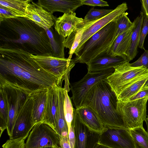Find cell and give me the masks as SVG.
<instances>
[{
	"label": "cell",
	"instance_id": "6da1fadb",
	"mask_svg": "<svg viewBox=\"0 0 148 148\" xmlns=\"http://www.w3.org/2000/svg\"><path fill=\"white\" fill-rule=\"evenodd\" d=\"M31 54L21 49L0 46V83L30 94L59 86L57 78L43 69Z\"/></svg>",
	"mask_w": 148,
	"mask_h": 148
},
{
	"label": "cell",
	"instance_id": "7a4b0ae2",
	"mask_svg": "<svg viewBox=\"0 0 148 148\" xmlns=\"http://www.w3.org/2000/svg\"><path fill=\"white\" fill-rule=\"evenodd\" d=\"M0 46L21 49L34 55L51 54L52 51L45 29L23 17L0 21Z\"/></svg>",
	"mask_w": 148,
	"mask_h": 148
},
{
	"label": "cell",
	"instance_id": "3957f363",
	"mask_svg": "<svg viewBox=\"0 0 148 148\" xmlns=\"http://www.w3.org/2000/svg\"><path fill=\"white\" fill-rule=\"evenodd\" d=\"M117 101L116 94L106 79L90 89L85 97L81 106H88L92 109L106 128H127L117 111Z\"/></svg>",
	"mask_w": 148,
	"mask_h": 148
},
{
	"label": "cell",
	"instance_id": "277c9868",
	"mask_svg": "<svg viewBox=\"0 0 148 148\" xmlns=\"http://www.w3.org/2000/svg\"><path fill=\"white\" fill-rule=\"evenodd\" d=\"M116 21L111 22L92 35L75 51L76 63L87 64L101 53L107 51L114 38Z\"/></svg>",
	"mask_w": 148,
	"mask_h": 148
},
{
	"label": "cell",
	"instance_id": "5b68a950",
	"mask_svg": "<svg viewBox=\"0 0 148 148\" xmlns=\"http://www.w3.org/2000/svg\"><path fill=\"white\" fill-rule=\"evenodd\" d=\"M129 62L114 67V72L106 79L116 96L130 85L148 77V69L143 66L133 67Z\"/></svg>",
	"mask_w": 148,
	"mask_h": 148
},
{
	"label": "cell",
	"instance_id": "8992f818",
	"mask_svg": "<svg viewBox=\"0 0 148 148\" xmlns=\"http://www.w3.org/2000/svg\"><path fill=\"white\" fill-rule=\"evenodd\" d=\"M148 98L125 101H118L117 110L127 129L143 127L147 119V104Z\"/></svg>",
	"mask_w": 148,
	"mask_h": 148
},
{
	"label": "cell",
	"instance_id": "52a82bcc",
	"mask_svg": "<svg viewBox=\"0 0 148 148\" xmlns=\"http://www.w3.org/2000/svg\"><path fill=\"white\" fill-rule=\"evenodd\" d=\"M113 68L95 73H88L80 80L70 84L72 99L76 109L81 106L86 95L95 85L105 80L114 71Z\"/></svg>",
	"mask_w": 148,
	"mask_h": 148
},
{
	"label": "cell",
	"instance_id": "ba28073f",
	"mask_svg": "<svg viewBox=\"0 0 148 148\" xmlns=\"http://www.w3.org/2000/svg\"><path fill=\"white\" fill-rule=\"evenodd\" d=\"M31 56L43 69L57 78L59 86H61L62 82L69 75L76 63L75 58L69 61L68 58H56L51 53L40 55L31 54Z\"/></svg>",
	"mask_w": 148,
	"mask_h": 148
},
{
	"label": "cell",
	"instance_id": "9c48e42d",
	"mask_svg": "<svg viewBox=\"0 0 148 148\" xmlns=\"http://www.w3.org/2000/svg\"><path fill=\"white\" fill-rule=\"evenodd\" d=\"M60 136L48 125L36 123L30 132L25 143V148H42L61 147Z\"/></svg>",
	"mask_w": 148,
	"mask_h": 148
},
{
	"label": "cell",
	"instance_id": "30bf717a",
	"mask_svg": "<svg viewBox=\"0 0 148 148\" xmlns=\"http://www.w3.org/2000/svg\"><path fill=\"white\" fill-rule=\"evenodd\" d=\"M6 95L8 111L7 128L8 135L11 136L16 119L20 109L31 94L16 87L5 83H0Z\"/></svg>",
	"mask_w": 148,
	"mask_h": 148
},
{
	"label": "cell",
	"instance_id": "8fae6325",
	"mask_svg": "<svg viewBox=\"0 0 148 148\" xmlns=\"http://www.w3.org/2000/svg\"><path fill=\"white\" fill-rule=\"evenodd\" d=\"M31 94L18 113L11 136L10 137V140H25L36 124L32 115L33 100Z\"/></svg>",
	"mask_w": 148,
	"mask_h": 148
},
{
	"label": "cell",
	"instance_id": "7c38bea8",
	"mask_svg": "<svg viewBox=\"0 0 148 148\" xmlns=\"http://www.w3.org/2000/svg\"><path fill=\"white\" fill-rule=\"evenodd\" d=\"M72 124L75 138L74 148H94L99 143L100 134L91 130L83 122L75 108Z\"/></svg>",
	"mask_w": 148,
	"mask_h": 148
},
{
	"label": "cell",
	"instance_id": "4fadbf2b",
	"mask_svg": "<svg viewBox=\"0 0 148 148\" xmlns=\"http://www.w3.org/2000/svg\"><path fill=\"white\" fill-rule=\"evenodd\" d=\"M107 128L100 134L98 143L113 148H135L129 129Z\"/></svg>",
	"mask_w": 148,
	"mask_h": 148
},
{
	"label": "cell",
	"instance_id": "5bb4252c",
	"mask_svg": "<svg viewBox=\"0 0 148 148\" xmlns=\"http://www.w3.org/2000/svg\"><path fill=\"white\" fill-rule=\"evenodd\" d=\"M128 9L127 4L123 2L119 5L111 12L102 18L97 20L88 26L84 31L78 47L79 49L92 35L111 22L116 21Z\"/></svg>",
	"mask_w": 148,
	"mask_h": 148
},
{
	"label": "cell",
	"instance_id": "9a60e30c",
	"mask_svg": "<svg viewBox=\"0 0 148 148\" xmlns=\"http://www.w3.org/2000/svg\"><path fill=\"white\" fill-rule=\"evenodd\" d=\"M59 86L56 84L48 88L46 103L42 122L48 125L57 133Z\"/></svg>",
	"mask_w": 148,
	"mask_h": 148
},
{
	"label": "cell",
	"instance_id": "2e32d148",
	"mask_svg": "<svg viewBox=\"0 0 148 148\" xmlns=\"http://www.w3.org/2000/svg\"><path fill=\"white\" fill-rule=\"evenodd\" d=\"M25 18L40 27L49 29L54 25L56 18L42 7L32 1L27 6Z\"/></svg>",
	"mask_w": 148,
	"mask_h": 148
},
{
	"label": "cell",
	"instance_id": "e0dca14e",
	"mask_svg": "<svg viewBox=\"0 0 148 148\" xmlns=\"http://www.w3.org/2000/svg\"><path fill=\"white\" fill-rule=\"evenodd\" d=\"M128 60L124 55L112 56L107 51L98 55L86 64L88 73H95L114 68Z\"/></svg>",
	"mask_w": 148,
	"mask_h": 148
},
{
	"label": "cell",
	"instance_id": "ac0fdd59",
	"mask_svg": "<svg viewBox=\"0 0 148 148\" xmlns=\"http://www.w3.org/2000/svg\"><path fill=\"white\" fill-rule=\"evenodd\" d=\"M84 21V19L76 16L75 12L64 13L55 20L54 28L59 35L66 38Z\"/></svg>",
	"mask_w": 148,
	"mask_h": 148
},
{
	"label": "cell",
	"instance_id": "d6986e66",
	"mask_svg": "<svg viewBox=\"0 0 148 148\" xmlns=\"http://www.w3.org/2000/svg\"><path fill=\"white\" fill-rule=\"evenodd\" d=\"M37 3L52 14L56 12L64 14L74 12L82 5L81 0H39Z\"/></svg>",
	"mask_w": 148,
	"mask_h": 148
},
{
	"label": "cell",
	"instance_id": "ffe728a7",
	"mask_svg": "<svg viewBox=\"0 0 148 148\" xmlns=\"http://www.w3.org/2000/svg\"><path fill=\"white\" fill-rule=\"evenodd\" d=\"M76 109L81 120L91 130L100 134L107 130L97 113L91 108L83 106Z\"/></svg>",
	"mask_w": 148,
	"mask_h": 148
},
{
	"label": "cell",
	"instance_id": "44dd1931",
	"mask_svg": "<svg viewBox=\"0 0 148 148\" xmlns=\"http://www.w3.org/2000/svg\"><path fill=\"white\" fill-rule=\"evenodd\" d=\"M133 23V25L130 28L117 36L114 40L107 51L108 54L112 56L125 55L129 46L135 27L134 21Z\"/></svg>",
	"mask_w": 148,
	"mask_h": 148
},
{
	"label": "cell",
	"instance_id": "7402d4cb",
	"mask_svg": "<svg viewBox=\"0 0 148 148\" xmlns=\"http://www.w3.org/2000/svg\"><path fill=\"white\" fill-rule=\"evenodd\" d=\"M48 88L31 94L33 102L32 115L35 124L42 122L46 103Z\"/></svg>",
	"mask_w": 148,
	"mask_h": 148
},
{
	"label": "cell",
	"instance_id": "603a6c76",
	"mask_svg": "<svg viewBox=\"0 0 148 148\" xmlns=\"http://www.w3.org/2000/svg\"><path fill=\"white\" fill-rule=\"evenodd\" d=\"M96 21L88 22L84 20L83 23L79 24L73 32L66 38L64 41V46L66 48L69 49V56L67 58L69 61L71 60L73 55L79 45L84 31L88 26Z\"/></svg>",
	"mask_w": 148,
	"mask_h": 148
},
{
	"label": "cell",
	"instance_id": "cb8c5ba5",
	"mask_svg": "<svg viewBox=\"0 0 148 148\" xmlns=\"http://www.w3.org/2000/svg\"><path fill=\"white\" fill-rule=\"evenodd\" d=\"M144 14L141 12L140 14L134 20L135 27L132 34L129 46L125 52V56L130 62L133 60L138 53L140 30L143 23Z\"/></svg>",
	"mask_w": 148,
	"mask_h": 148
},
{
	"label": "cell",
	"instance_id": "d4e9b609",
	"mask_svg": "<svg viewBox=\"0 0 148 148\" xmlns=\"http://www.w3.org/2000/svg\"><path fill=\"white\" fill-rule=\"evenodd\" d=\"M45 29L50 41L52 55L56 58H64V41L66 38L59 35L52 27Z\"/></svg>",
	"mask_w": 148,
	"mask_h": 148
},
{
	"label": "cell",
	"instance_id": "484cf974",
	"mask_svg": "<svg viewBox=\"0 0 148 148\" xmlns=\"http://www.w3.org/2000/svg\"><path fill=\"white\" fill-rule=\"evenodd\" d=\"M64 88L59 86L57 108L58 133L60 137L68 135V128L64 112Z\"/></svg>",
	"mask_w": 148,
	"mask_h": 148
},
{
	"label": "cell",
	"instance_id": "4316f807",
	"mask_svg": "<svg viewBox=\"0 0 148 148\" xmlns=\"http://www.w3.org/2000/svg\"><path fill=\"white\" fill-rule=\"evenodd\" d=\"M148 79V77L143 78L125 89L117 96L118 101H128L142 88Z\"/></svg>",
	"mask_w": 148,
	"mask_h": 148
},
{
	"label": "cell",
	"instance_id": "83f0119b",
	"mask_svg": "<svg viewBox=\"0 0 148 148\" xmlns=\"http://www.w3.org/2000/svg\"><path fill=\"white\" fill-rule=\"evenodd\" d=\"M8 103L5 91L0 86V137L7 129L8 119Z\"/></svg>",
	"mask_w": 148,
	"mask_h": 148
},
{
	"label": "cell",
	"instance_id": "f1b7e54d",
	"mask_svg": "<svg viewBox=\"0 0 148 148\" xmlns=\"http://www.w3.org/2000/svg\"><path fill=\"white\" fill-rule=\"evenodd\" d=\"M135 148H148V133L143 127L129 129Z\"/></svg>",
	"mask_w": 148,
	"mask_h": 148
},
{
	"label": "cell",
	"instance_id": "f546056e",
	"mask_svg": "<svg viewBox=\"0 0 148 148\" xmlns=\"http://www.w3.org/2000/svg\"><path fill=\"white\" fill-rule=\"evenodd\" d=\"M32 0H0V5L5 7L25 18L26 9Z\"/></svg>",
	"mask_w": 148,
	"mask_h": 148
},
{
	"label": "cell",
	"instance_id": "4dcf8cb0",
	"mask_svg": "<svg viewBox=\"0 0 148 148\" xmlns=\"http://www.w3.org/2000/svg\"><path fill=\"white\" fill-rule=\"evenodd\" d=\"M68 91L64 89V112L68 130L71 126L74 117V108L71 99L68 94Z\"/></svg>",
	"mask_w": 148,
	"mask_h": 148
},
{
	"label": "cell",
	"instance_id": "1f68e13d",
	"mask_svg": "<svg viewBox=\"0 0 148 148\" xmlns=\"http://www.w3.org/2000/svg\"><path fill=\"white\" fill-rule=\"evenodd\" d=\"M128 14L127 12L124 13L116 21V28L114 40L117 36L128 30L133 25V23L127 17Z\"/></svg>",
	"mask_w": 148,
	"mask_h": 148
},
{
	"label": "cell",
	"instance_id": "d6a6232c",
	"mask_svg": "<svg viewBox=\"0 0 148 148\" xmlns=\"http://www.w3.org/2000/svg\"><path fill=\"white\" fill-rule=\"evenodd\" d=\"M113 10L95 9H90L85 16L84 20L86 22H91L99 19L107 15Z\"/></svg>",
	"mask_w": 148,
	"mask_h": 148
},
{
	"label": "cell",
	"instance_id": "836d02e7",
	"mask_svg": "<svg viewBox=\"0 0 148 148\" xmlns=\"http://www.w3.org/2000/svg\"><path fill=\"white\" fill-rule=\"evenodd\" d=\"M148 34V18L144 14V17L140 30L138 47L145 50L144 42L145 38Z\"/></svg>",
	"mask_w": 148,
	"mask_h": 148
},
{
	"label": "cell",
	"instance_id": "e575fe53",
	"mask_svg": "<svg viewBox=\"0 0 148 148\" xmlns=\"http://www.w3.org/2000/svg\"><path fill=\"white\" fill-rule=\"evenodd\" d=\"M17 17H23L8 8L0 5V21L6 19Z\"/></svg>",
	"mask_w": 148,
	"mask_h": 148
},
{
	"label": "cell",
	"instance_id": "d590c367",
	"mask_svg": "<svg viewBox=\"0 0 148 148\" xmlns=\"http://www.w3.org/2000/svg\"><path fill=\"white\" fill-rule=\"evenodd\" d=\"M134 67L144 66L148 69V50H145L140 57L135 62L130 63Z\"/></svg>",
	"mask_w": 148,
	"mask_h": 148
},
{
	"label": "cell",
	"instance_id": "8d00e7d4",
	"mask_svg": "<svg viewBox=\"0 0 148 148\" xmlns=\"http://www.w3.org/2000/svg\"><path fill=\"white\" fill-rule=\"evenodd\" d=\"M25 140H8L3 144L2 147L3 148H25Z\"/></svg>",
	"mask_w": 148,
	"mask_h": 148
},
{
	"label": "cell",
	"instance_id": "74e56055",
	"mask_svg": "<svg viewBox=\"0 0 148 148\" xmlns=\"http://www.w3.org/2000/svg\"><path fill=\"white\" fill-rule=\"evenodd\" d=\"M82 5L92 6L104 7L109 6L108 2L101 0H81Z\"/></svg>",
	"mask_w": 148,
	"mask_h": 148
},
{
	"label": "cell",
	"instance_id": "f35d334b",
	"mask_svg": "<svg viewBox=\"0 0 148 148\" xmlns=\"http://www.w3.org/2000/svg\"><path fill=\"white\" fill-rule=\"evenodd\" d=\"M146 98H148V85L143 86L137 94L130 99L128 101Z\"/></svg>",
	"mask_w": 148,
	"mask_h": 148
},
{
	"label": "cell",
	"instance_id": "ab89813d",
	"mask_svg": "<svg viewBox=\"0 0 148 148\" xmlns=\"http://www.w3.org/2000/svg\"><path fill=\"white\" fill-rule=\"evenodd\" d=\"M68 138L71 148H74L75 138L73 127L72 124L68 130Z\"/></svg>",
	"mask_w": 148,
	"mask_h": 148
},
{
	"label": "cell",
	"instance_id": "60d3db41",
	"mask_svg": "<svg viewBox=\"0 0 148 148\" xmlns=\"http://www.w3.org/2000/svg\"><path fill=\"white\" fill-rule=\"evenodd\" d=\"M60 138V145L62 148H71L69 142L68 135Z\"/></svg>",
	"mask_w": 148,
	"mask_h": 148
},
{
	"label": "cell",
	"instance_id": "b9f144b4",
	"mask_svg": "<svg viewBox=\"0 0 148 148\" xmlns=\"http://www.w3.org/2000/svg\"><path fill=\"white\" fill-rule=\"evenodd\" d=\"M142 4V12L148 18V0L140 1Z\"/></svg>",
	"mask_w": 148,
	"mask_h": 148
},
{
	"label": "cell",
	"instance_id": "7bdbcfd3",
	"mask_svg": "<svg viewBox=\"0 0 148 148\" xmlns=\"http://www.w3.org/2000/svg\"><path fill=\"white\" fill-rule=\"evenodd\" d=\"M94 148H113L97 143Z\"/></svg>",
	"mask_w": 148,
	"mask_h": 148
},
{
	"label": "cell",
	"instance_id": "ee69618b",
	"mask_svg": "<svg viewBox=\"0 0 148 148\" xmlns=\"http://www.w3.org/2000/svg\"><path fill=\"white\" fill-rule=\"evenodd\" d=\"M146 123L147 126V132L148 133V120L147 119H147L145 121Z\"/></svg>",
	"mask_w": 148,
	"mask_h": 148
},
{
	"label": "cell",
	"instance_id": "f6af8a7d",
	"mask_svg": "<svg viewBox=\"0 0 148 148\" xmlns=\"http://www.w3.org/2000/svg\"><path fill=\"white\" fill-rule=\"evenodd\" d=\"M148 85V79L146 82L145 84L144 85V86H147Z\"/></svg>",
	"mask_w": 148,
	"mask_h": 148
},
{
	"label": "cell",
	"instance_id": "bcb514c9",
	"mask_svg": "<svg viewBox=\"0 0 148 148\" xmlns=\"http://www.w3.org/2000/svg\"><path fill=\"white\" fill-rule=\"evenodd\" d=\"M56 148L54 147H43V148Z\"/></svg>",
	"mask_w": 148,
	"mask_h": 148
},
{
	"label": "cell",
	"instance_id": "7dc6e473",
	"mask_svg": "<svg viewBox=\"0 0 148 148\" xmlns=\"http://www.w3.org/2000/svg\"><path fill=\"white\" fill-rule=\"evenodd\" d=\"M56 148H62L61 147H58Z\"/></svg>",
	"mask_w": 148,
	"mask_h": 148
},
{
	"label": "cell",
	"instance_id": "c3c4849f",
	"mask_svg": "<svg viewBox=\"0 0 148 148\" xmlns=\"http://www.w3.org/2000/svg\"><path fill=\"white\" fill-rule=\"evenodd\" d=\"M147 119L148 120V116L147 117Z\"/></svg>",
	"mask_w": 148,
	"mask_h": 148
}]
</instances>
